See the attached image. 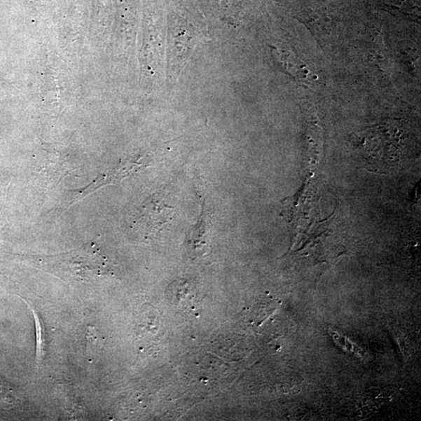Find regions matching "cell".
I'll return each instance as SVG.
<instances>
[{
  "mask_svg": "<svg viewBox=\"0 0 421 421\" xmlns=\"http://www.w3.org/2000/svg\"><path fill=\"white\" fill-rule=\"evenodd\" d=\"M216 1L220 2V4L222 5L223 8L231 4V0H216Z\"/></svg>",
  "mask_w": 421,
  "mask_h": 421,
  "instance_id": "obj_2",
  "label": "cell"
},
{
  "mask_svg": "<svg viewBox=\"0 0 421 421\" xmlns=\"http://www.w3.org/2000/svg\"><path fill=\"white\" fill-rule=\"evenodd\" d=\"M197 33L194 26L181 18H172L170 23L169 77L177 79L186 61L197 43Z\"/></svg>",
  "mask_w": 421,
  "mask_h": 421,
  "instance_id": "obj_1",
  "label": "cell"
}]
</instances>
